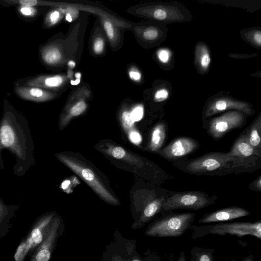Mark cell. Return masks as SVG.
Here are the masks:
<instances>
[{
  "label": "cell",
  "mask_w": 261,
  "mask_h": 261,
  "mask_svg": "<svg viewBox=\"0 0 261 261\" xmlns=\"http://www.w3.org/2000/svg\"><path fill=\"white\" fill-rule=\"evenodd\" d=\"M5 114L0 122V167L4 169L1 153L3 149H7L16 158L14 174L22 176L35 163L34 147L29 127L22 117L12 112Z\"/></svg>",
  "instance_id": "cell-1"
},
{
  "label": "cell",
  "mask_w": 261,
  "mask_h": 261,
  "mask_svg": "<svg viewBox=\"0 0 261 261\" xmlns=\"http://www.w3.org/2000/svg\"><path fill=\"white\" fill-rule=\"evenodd\" d=\"M55 156L103 200L112 204L119 203L108 177L90 161L79 152L70 151L58 152Z\"/></svg>",
  "instance_id": "cell-2"
},
{
  "label": "cell",
  "mask_w": 261,
  "mask_h": 261,
  "mask_svg": "<svg viewBox=\"0 0 261 261\" xmlns=\"http://www.w3.org/2000/svg\"><path fill=\"white\" fill-rule=\"evenodd\" d=\"M95 148L112 164L146 180L152 181L156 173L154 165L145 158L113 141H99Z\"/></svg>",
  "instance_id": "cell-3"
},
{
  "label": "cell",
  "mask_w": 261,
  "mask_h": 261,
  "mask_svg": "<svg viewBox=\"0 0 261 261\" xmlns=\"http://www.w3.org/2000/svg\"><path fill=\"white\" fill-rule=\"evenodd\" d=\"M234 160L230 152H210L188 161L184 170L199 175H223L234 173Z\"/></svg>",
  "instance_id": "cell-4"
},
{
  "label": "cell",
  "mask_w": 261,
  "mask_h": 261,
  "mask_svg": "<svg viewBox=\"0 0 261 261\" xmlns=\"http://www.w3.org/2000/svg\"><path fill=\"white\" fill-rule=\"evenodd\" d=\"M193 230L192 238L196 240L207 234L234 236L241 238L245 236H253L261 240V222L222 223L198 226L192 225Z\"/></svg>",
  "instance_id": "cell-5"
},
{
  "label": "cell",
  "mask_w": 261,
  "mask_h": 261,
  "mask_svg": "<svg viewBox=\"0 0 261 261\" xmlns=\"http://www.w3.org/2000/svg\"><path fill=\"white\" fill-rule=\"evenodd\" d=\"M195 217L193 213H165L152 225L149 233L159 237L181 236L190 229Z\"/></svg>",
  "instance_id": "cell-6"
},
{
  "label": "cell",
  "mask_w": 261,
  "mask_h": 261,
  "mask_svg": "<svg viewBox=\"0 0 261 261\" xmlns=\"http://www.w3.org/2000/svg\"><path fill=\"white\" fill-rule=\"evenodd\" d=\"M217 197L209 196L201 191H186L174 193L165 198L162 213L175 210H199L213 204Z\"/></svg>",
  "instance_id": "cell-7"
},
{
  "label": "cell",
  "mask_w": 261,
  "mask_h": 261,
  "mask_svg": "<svg viewBox=\"0 0 261 261\" xmlns=\"http://www.w3.org/2000/svg\"><path fill=\"white\" fill-rule=\"evenodd\" d=\"M230 152L234 158V173L253 172L261 164V151L252 147L242 133L232 145Z\"/></svg>",
  "instance_id": "cell-8"
},
{
  "label": "cell",
  "mask_w": 261,
  "mask_h": 261,
  "mask_svg": "<svg viewBox=\"0 0 261 261\" xmlns=\"http://www.w3.org/2000/svg\"><path fill=\"white\" fill-rule=\"evenodd\" d=\"M52 217V215L42 216L34 222L26 237L21 240L16 250L14 257L15 261H23L26 255L32 254L43 241L44 229Z\"/></svg>",
  "instance_id": "cell-9"
},
{
  "label": "cell",
  "mask_w": 261,
  "mask_h": 261,
  "mask_svg": "<svg viewBox=\"0 0 261 261\" xmlns=\"http://www.w3.org/2000/svg\"><path fill=\"white\" fill-rule=\"evenodd\" d=\"M246 115L236 111H228L212 119L207 127V133L214 139H219L230 130L242 127L246 122Z\"/></svg>",
  "instance_id": "cell-10"
},
{
  "label": "cell",
  "mask_w": 261,
  "mask_h": 261,
  "mask_svg": "<svg viewBox=\"0 0 261 261\" xmlns=\"http://www.w3.org/2000/svg\"><path fill=\"white\" fill-rule=\"evenodd\" d=\"M199 146V142L195 139L182 136L173 140L157 153L168 160H177L192 153Z\"/></svg>",
  "instance_id": "cell-11"
},
{
  "label": "cell",
  "mask_w": 261,
  "mask_h": 261,
  "mask_svg": "<svg viewBox=\"0 0 261 261\" xmlns=\"http://www.w3.org/2000/svg\"><path fill=\"white\" fill-rule=\"evenodd\" d=\"M228 110L240 111L246 115H251L254 113L249 103L224 97L216 98L211 101L205 108L204 116L206 118H210L216 114Z\"/></svg>",
  "instance_id": "cell-12"
},
{
  "label": "cell",
  "mask_w": 261,
  "mask_h": 261,
  "mask_svg": "<svg viewBox=\"0 0 261 261\" xmlns=\"http://www.w3.org/2000/svg\"><path fill=\"white\" fill-rule=\"evenodd\" d=\"M251 213L239 206H230L206 214L199 219L200 223H210L233 219L250 215Z\"/></svg>",
  "instance_id": "cell-13"
},
{
  "label": "cell",
  "mask_w": 261,
  "mask_h": 261,
  "mask_svg": "<svg viewBox=\"0 0 261 261\" xmlns=\"http://www.w3.org/2000/svg\"><path fill=\"white\" fill-rule=\"evenodd\" d=\"M18 208V205L5 204L0 198V240L10 232L12 227L11 220Z\"/></svg>",
  "instance_id": "cell-14"
},
{
  "label": "cell",
  "mask_w": 261,
  "mask_h": 261,
  "mask_svg": "<svg viewBox=\"0 0 261 261\" xmlns=\"http://www.w3.org/2000/svg\"><path fill=\"white\" fill-rule=\"evenodd\" d=\"M247 142L254 149L261 151V115L242 133Z\"/></svg>",
  "instance_id": "cell-15"
},
{
  "label": "cell",
  "mask_w": 261,
  "mask_h": 261,
  "mask_svg": "<svg viewBox=\"0 0 261 261\" xmlns=\"http://www.w3.org/2000/svg\"><path fill=\"white\" fill-rule=\"evenodd\" d=\"M166 137V126L163 123L155 125L151 132L149 141V149L157 152L163 145Z\"/></svg>",
  "instance_id": "cell-16"
},
{
  "label": "cell",
  "mask_w": 261,
  "mask_h": 261,
  "mask_svg": "<svg viewBox=\"0 0 261 261\" xmlns=\"http://www.w3.org/2000/svg\"><path fill=\"white\" fill-rule=\"evenodd\" d=\"M151 16L155 19L162 21H175L181 19L179 11L176 8L168 6H158L152 9Z\"/></svg>",
  "instance_id": "cell-17"
},
{
  "label": "cell",
  "mask_w": 261,
  "mask_h": 261,
  "mask_svg": "<svg viewBox=\"0 0 261 261\" xmlns=\"http://www.w3.org/2000/svg\"><path fill=\"white\" fill-rule=\"evenodd\" d=\"M17 92L22 97L34 101L46 100L51 96L48 92L37 87H21L17 89Z\"/></svg>",
  "instance_id": "cell-18"
},
{
  "label": "cell",
  "mask_w": 261,
  "mask_h": 261,
  "mask_svg": "<svg viewBox=\"0 0 261 261\" xmlns=\"http://www.w3.org/2000/svg\"><path fill=\"white\" fill-rule=\"evenodd\" d=\"M196 63L201 71L206 70L211 63V56L207 46L202 43L197 44L195 49Z\"/></svg>",
  "instance_id": "cell-19"
},
{
  "label": "cell",
  "mask_w": 261,
  "mask_h": 261,
  "mask_svg": "<svg viewBox=\"0 0 261 261\" xmlns=\"http://www.w3.org/2000/svg\"><path fill=\"white\" fill-rule=\"evenodd\" d=\"M64 77L60 75L49 76L34 79L30 83L32 86L56 88L61 86L64 82Z\"/></svg>",
  "instance_id": "cell-20"
},
{
  "label": "cell",
  "mask_w": 261,
  "mask_h": 261,
  "mask_svg": "<svg viewBox=\"0 0 261 261\" xmlns=\"http://www.w3.org/2000/svg\"><path fill=\"white\" fill-rule=\"evenodd\" d=\"M213 248L193 247L191 250L190 261H215Z\"/></svg>",
  "instance_id": "cell-21"
},
{
  "label": "cell",
  "mask_w": 261,
  "mask_h": 261,
  "mask_svg": "<svg viewBox=\"0 0 261 261\" xmlns=\"http://www.w3.org/2000/svg\"><path fill=\"white\" fill-rule=\"evenodd\" d=\"M61 58V54L59 49L50 47L47 49L43 54V59L48 64L54 65L58 63Z\"/></svg>",
  "instance_id": "cell-22"
},
{
  "label": "cell",
  "mask_w": 261,
  "mask_h": 261,
  "mask_svg": "<svg viewBox=\"0 0 261 261\" xmlns=\"http://www.w3.org/2000/svg\"><path fill=\"white\" fill-rule=\"evenodd\" d=\"M120 121L125 132L128 133L134 129V121H133L130 112L128 110L123 111L120 116Z\"/></svg>",
  "instance_id": "cell-23"
},
{
  "label": "cell",
  "mask_w": 261,
  "mask_h": 261,
  "mask_svg": "<svg viewBox=\"0 0 261 261\" xmlns=\"http://www.w3.org/2000/svg\"><path fill=\"white\" fill-rule=\"evenodd\" d=\"M159 30L152 27L146 28L143 33V38L148 41L156 40L159 37Z\"/></svg>",
  "instance_id": "cell-24"
},
{
  "label": "cell",
  "mask_w": 261,
  "mask_h": 261,
  "mask_svg": "<svg viewBox=\"0 0 261 261\" xmlns=\"http://www.w3.org/2000/svg\"><path fill=\"white\" fill-rule=\"evenodd\" d=\"M247 37L252 44L260 46L261 45V32L260 30H252L248 32Z\"/></svg>",
  "instance_id": "cell-25"
},
{
  "label": "cell",
  "mask_w": 261,
  "mask_h": 261,
  "mask_svg": "<svg viewBox=\"0 0 261 261\" xmlns=\"http://www.w3.org/2000/svg\"><path fill=\"white\" fill-rule=\"evenodd\" d=\"M103 25L109 39L113 40L116 35L115 29L113 24L109 20H103Z\"/></svg>",
  "instance_id": "cell-26"
},
{
  "label": "cell",
  "mask_w": 261,
  "mask_h": 261,
  "mask_svg": "<svg viewBox=\"0 0 261 261\" xmlns=\"http://www.w3.org/2000/svg\"><path fill=\"white\" fill-rule=\"evenodd\" d=\"M169 97V92L165 88L157 90L154 94V99L156 102H161L166 100Z\"/></svg>",
  "instance_id": "cell-27"
},
{
  "label": "cell",
  "mask_w": 261,
  "mask_h": 261,
  "mask_svg": "<svg viewBox=\"0 0 261 261\" xmlns=\"http://www.w3.org/2000/svg\"><path fill=\"white\" fill-rule=\"evenodd\" d=\"M144 114V109L142 106H137L130 112L132 118L134 122L141 120Z\"/></svg>",
  "instance_id": "cell-28"
},
{
  "label": "cell",
  "mask_w": 261,
  "mask_h": 261,
  "mask_svg": "<svg viewBox=\"0 0 261 261\" xmlns=\"http://www.w3.org/2000/svg\"><path fill=\"white\" fill-rule=\"evenodd\" d=\"M105 48V41L102 38L98 37L94 41L93 44V49L96 54H100L102 53Z\"/></svg>",
  "instance_id": "cell-29"
},
{
  "label": "cell",
  "mask_w": 261,
  "mask_h": 261,
  "mask_svg": "<svg viewBox=\"0 0 261 261\" xmlns=\"http://www.w3.org/2000/svg\"><path fill=\"white\" fill-rule=\"evenodd\" d=\"M129 140L136 145L139 144L141 142L140 134L135 129H133L127 133Z\"/></svg>",
  "instance_id": "cell-30"
},
{
  "label": "cell",
  "mask_w": 261,
  "mask_h": 261,
  "mask_svg": "<svg viewBox=\"0 0 261 261\" xmlns=\"http://www.w3.org/2000/svg\"><path fill=\"white\" fill-rule=\"evenodd\" d=\"M170 52L166 49H161L158 52V57L159 60L163 63H167L170 59Z\"/></svg>",
  "instance_id": "cell-31"
},
{
  "label": "cell",
  "mask_w": 261,
  "mask_h": 261,
  "mask_svg": "<svg viewBox=\"0 0 261 261\" xmlns=\"http://www.w3.org/2000/svg\"><path fill=\"white\" fill-rule=\"evenodd\" d=\"M129 78L135 82L140 81L142 75L141 72L136 68H132L128 71Z\"/></svg>",
  "instance_id": "cell-32"
},
{
  "label": "cell",
  "mask_w": 261,
  "mask_h": 261,
  "mask_svg": "<svg viewBox=\"0 0 261 261\" xmlns=\"http://www.w3.org/2000/svg\"><path fill=\"white\" fill-rule=\"evenodd\" d=\"M61 14L59 11L55 10L51 12L48 16V21L51 24H56L60 20Z\"/></svg>",
  "instance_id": "cell-33"
},
{
  "label": "cell",
  "mask_w": 261,
  "mask_h": 261,
  "mask_svg": "<svg viewBox=\"0 0 261 261\" xmlns=\"http://www.w3.org/2000/svg\"><path fill=\"white\" fill-rule=\"evenodd\" d=\"M252 190L260 192L261 191V176H259L249 186Z\"/></svg>",
  "instance_id": "cell-34"
},
{
  "label": "cell",
  "mask_w": 261,
  "mask_h": 261,
  "mask_svg": "<svg viewBox=\"0 0 261 261\" xmlns=\"http://www.w3.org/2000/svg\"><path fill=\"white\" fill-rule=\"evenodd\" d=\"M20 12L24 15L30 16L35 12V10L32 7L23 6L20 9Z\"/></svg>",
  "instance_id": "cell-35"
},
{
  "label": "cell",
  "mask_w": 261,
  "mask_h": 261,
  "mask_svg": "<svg viewBox=\"0 0 261 261\" xmlns=\"http://www.w3.org/2000/svg\"><path fill=\"white\" fill-rule=\"evenodd\" d=\"M19 3L23 6L32 7L37 5V1L36 0H22L20 1Z\"/></svg>",
  "instance_id": "cell-36"
},
{
  "label": "cell",
  "mask_w": 261,
  "mask_h": 261,
  "mask_svg": "<svg viewBox=\"0 0 261 261\" xmlns=\"http://www.w3.org/2000/svg\"><path fill=\"white\" fill-rule=\"evenodd\" d=\"M242 261H254V256L250 254L249 255L244 257Z\"/></svg>",
  "instance_id": "cell-37"
},
{
  "label": "cell",
  "mask_w": 261,
  "mask_h": 261,
  "mask_svg": "<svg viewBox=\"0 0 261 261\" xmlns=\"http://www.w3.org/2000/svg\"><path fill=\"white\" fill-rule=\"evenodd\" d=\"M176 261H186L185 253L184 251H182L180 253V255Z\"/></svg>",
  "instance_id": "cell-38"
},
{
  "label": "cell",
  "mask_w": 261,
  "mask_h": 261,
  "mask_svg": "<svg viewBox=\"0 0 261 261\" xmlns=\"http://www.w3.org/2000/svg\"><path fill=\"white\" fill-rule=\"evenodd\" d=\"M68 66L70 68H73L75 66V63L74 62V61H73L72 60H70L68 63Z\"/></svg>",
  "instance_id": "cell-39"
},
{
  "label": "cell",
  "mask_w": 261,
  "mask_h": 261,
  "mask_svg": "<svg viewBox=\"0 0 261 261\" xmlns=\"http://www.w3.org/2000/svg\"><path fill=\"white\" fill-rule=\"evenodd\" d=\"M224 261H237V260L236 259H231L230 260H228V259H226Z\"/></svg>",
  "instance_id": "cell-40"
},
{
  "label": "cell",
  "mask_w": 261,
  "mask_h": 261,
  "mask_svg": "<svg viewBox=\"0 0 261 261\" xmlns=\"http://www.w3.org/2000/svg\"><path fill=\"white\" fill-rule=\"evenodd\" d=\"M133 261H140V260H139L138 259H134Z\"/></svg>",
  "instance_id": "cell-41"
}]
</instances>
